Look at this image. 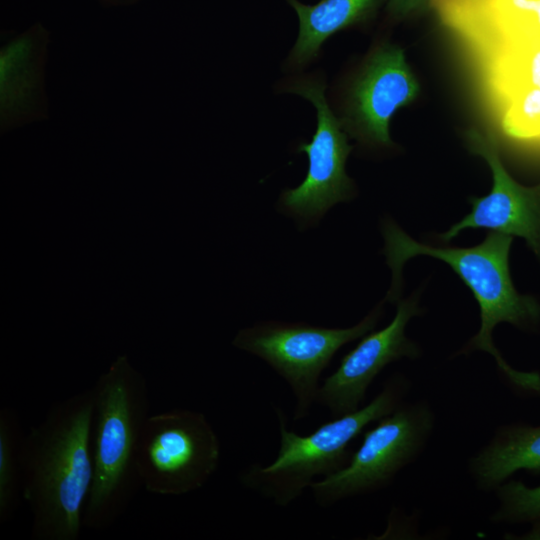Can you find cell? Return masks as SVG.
Masks as SVG:
<instances>
[{
	"mask_svg": "<svg viewBox=\"0 0 540 540\" xmlns=\"http://www.w3.org/2000/svg\"><path fill=\"white\" fill-rule=\"evenodd\" d=\"M220 453V441L203 413L174 409L147 417L137 443L136 466L148 492L180 496L209 481Z\"/></svg>",
	"mask_w": 540,
	"mask_h": 540,
	"instance_id": "obj_5",
	"label": "cell"
},
{
	"mask_svg": "<svg viewBox=\"0 0 540 540\" xmlns=\"http://www.w3.org/2000/svg\"><path fill=\"white\" fill-rule=\"evenodd\" d=\"M420 309L413 299L399 301L393 320L383 329L370 331L341 360L320 385L316 402L336 416L360 408L368 387L390 363L418 357L417 345L405 335L407 323Z\"/></svg>",
	"mask_w": 540,
	"mask_h": 540,
	"instance_id": "obj_11",
	"label": "cell"
},
{
	"mask_svg": "<svg viewBox=\"0 0 540 540\" xmlns=\"http://www.w3.org/2000/svg\"><path fill=\"white\" fill-rule=\"evenodd\" d=\"M498 508L490 516L494 523H530L528 539H540V486L528 487L510 480L496 490Z\"/></svg>",
	"mask_w": 540,
	"mask_h": 540,
	"instance_id": "obj_17",
	"label": "cell"
},
{
	"mask_svg": "<svg viewBox=\"0 0 540 540\" xmlns=\"http://www.w3.org/2000/svg\"><path fill=\"white\" fill-rule=\"evenodd\" d=\"M92 391L93 479L83 510V527L104 530L127 509L141 483L136 448L149 416L150 400L145 378L125 356L112 363Z\"/></svg>",
	"mask_w": 540,
	"mask_h": 540,
	"instance_id": "obj_3",
	"label": "cell"
},
{
	"mask_svg": "<svg viewBox=\"0 0 540 540\" xmlns=\"http://www.w3.org/2000/svg\"><path fill=\"white\" fill-rule=\"evenodd\" d=\"M24 434L17 412L0 409V522L15 512L21 488V446Z\"/></svg>",
	"mask_w": 540,
	"mask_h": 540,
	"instance_id": "obj_16",
	"label": "cell"
},
{
	"mask_svg": "<svg viewBox=\"0 0 540 540\" xmlns=\"http://www.w3.org/2000/svg\"><path fill=\"white\" fill-rule=\"evenodd\" d=\"M99 3L106 6H127L137 3L141 0H97Z\"/></svg>",
	"mask_w": 540,
	"mask_h": 540,
	"instance_id": "obj_20",
	"label": "cell"
},
{
	"mask_svg": "<svg viewBox=\"0 0 540 540\" xmlns=\"http://www.w3.org/2000/svg\"><path fill=\"white\" fill-rule=\"evenodd\" d=\"M420 92L404 51L394 45L375 48L351 81L343 98L346 127L366 143L389 147L390 121Z\"/></svg>",
	"mask_w": 540,
	"mask_h": 540,
	"instance_id": "obj_9",
	"label": "cell"
},
{
	"mask_svg": "<svg viewBox=\"0 0 540 540\" xmlns=\"http://www.w3.org/2000/svg\"><path fill=\"white\" fill-rule=\"evenodd\" d=\"M473 61L496 114L517 95L540 90V36L499 44Z\"/></svg>",
	"mask_w": 540,
	"mask_h": 540,
	"instance_id": "obj_13",
	"label": "cell"
},
{
	"mask_svg": "<svg viewBox=\"0 0 540 540\" xmlns=\"http://www.w3.org/2000/svg\"><path fill=\"white\" fill-rule=\"evenodd\" d=\"M49 35L35 23L1 50V126H19L46 115L44 63Z\"/></svg>",
	"mask_w": 540,
	"mask_h": 540,
	"instance_id": "obj_12",
	"label": "cell"
},
{
	"mask_svg": "<svg viewBox=\"0 0 540 540\" xmlns=\"http://www.w3.org/2000/svg\"><path fill=\"white\" fill-rule=\"evenodd\" d=\"M383 234L387 263L393 273L387 298L398 299L402 267L408 259L426 255L444 261L471 290L480 307V330L464 351L482 350L491 354L513 384L540 393V376L512 369L492 340L493 329L501 322L529 328L540 317V305L536 300L520 295L512 283L508 262L512 236L492 231L474 247L438 248L415 241L391 222L385 223Z\"/></svg>",
	"mask_w": 540,
	"mask_h": 540,
	"instance_id": "obj_2",
	"label": "cell"
},
{
	"mask_svg": "<svg viewBox=\"0 0 540 540\" xmlns=\"http://www.w3.org/2000/svg\"><path fill=\"white\" fill-rule=\"evenodd\" d=\"M286 1L299 20V33L288 64L302 67L318 56L321 46L335 33L371 19L384 0H319L312 5Z\"/></svg>",
	"mask_w": 540,
	"mask_h": 540,
	"instance_id": "obj_15",
	"label": "cell"
},
{
	"mask_svg": "<svg viewBox=\"0 0 540 540\" xmlns=\"http://www.w3.org/2000/svg\"><path fill=\"white\" fill-rule=\"evenodd\" d=\"M428 5V0H389L388 12L395 18H403Z\"/></svg>",
	"mask_w": 540,
	"mask_h": 540,
	"instance_id": "obj_19",
	"label": "cell"
},
{
	"mask_svg": "<svg viewBox=\"0 0 540 540\" xmlns=\"http://www.w3.org/2000/svg\"><path fill=\"white\" fill-rule=\"evenodd\" d=\"M379 316L377 308L349 328L267 321L240 330L233 345L264 360L288 383L296 399L294 419L300 420L316 402L319 378L333 356L372 331Z\"/></svg>",
	"mask_w": 540,
	"mask_h": 540,
	"instance_id": "obj_7",
	"label": "cell"
},
{
	"mask_svg": "<svg viewBox=\"0 0 540 540\" xmlns=\"http://www.w3.org/2000/svg\"><path fill=\"white\" fill-rule=\"evenodd\" d=\"M92 388L57 402L24 435L22 498L32 514L34 540H77L93 479Z\"/></svg>",
	"mask_w": 540,
	"mask_h": 540,
	"instance_id": "obj_1",
	"label": "cell"
},
{
	"mask_svg": "<svg viewBox=\"0 0 540 540\" xmlns=\"http://www.w3.org/2000/svg\"><path fill=\"white\" fill-rule=\"evenodd\" d=\"M468 467L482 491L496 490L519 470L540 475V425L498 427L490 442L469 459Z\"/></svg>",
	"mask_w": 540,
	"mask_h": 540,
	"instance_id": "obj_14",
	"label": "cell"
},
{
	"mask_svg": "<svg viewBox=\"0 0 540 540\" xmlns=\"http://www.w3.org/2000/svg\"><path fill=\"white\" fill-rule=\"evenodd\" d=\"M470 149L489 164L493 185L483 197H472V210L440 235L449 242L468 228H485L524 238L540 257V184L524 187L517 183L501 162L496 140L477 130L467 133Z\"/></svg>",
	"mask_w": 540,
	"mask_h": 540,
	"instance_id": "obj_10",
	"label": "cell"
},
{
	"mask_svg": "<svg viewBox=\"0 0 540 540\" xmlns=\"http://www.w3.org/2000/svg\"><path fill=\"white\" fill-rule=\"evenodd\" d=\"M434 426L435 415L428 402L402 403L364 433L346 466L311 483L315 501L325 507L388 486L421 455Z\"/></svg>",
	"mask_w": 540,
	"mask_h": 540,
	"instance_id": "obj_6",
	"label": "cell"
},
{
	"mask_svg": "<svg viewBox=\"0 0 540 540\" xmlns=\"http://www.w3.org/2000/svg\"><path fill=\"white\" fill-rule=\"evenodd\" d=\"M497 116L507 136L522 141H540V90L517 95Z\"/></svg>",
	"mask_w": 540,
	"mask_h": 540,
	"instance_id": "obj_18",
	"label": "cell"
},
{
	"mask_svg": "<svg viewBox=\"0 0 540 540\" xmlns=\"http://www.w3.org/2000/svg\"><path fill=\"white\" fill-rule=\"evenodd\" d=\"M325 88L323 78L313 75L292 79L284 85L286 92L309 100L317 112L311 141L297 147L308 158L306 176L296 188L284 190L278 202L279 210L294 218L300 228L317 224L331 207L353 195V182L345 171L352 146L329 107Z\"/></svg>",
	"mask_w": 540,
	"mask_h": 540,
	"instance_id": "obj_8",
	"label": "cell"
},
{
	"mask_svg": "<svg viewBox=\"0 0 540 540\" xmlns=\"http://www.w3.org/2000/svg\"><path fill=\"white\" fill-rule=\"evenodd\" d=\"M410 389L403 376L389 379L367 405L336 416L309 435L287 429L285 416L276 408L280 447L275 460L267 465L253 464L241 477L243 484L279 506H288L310 487L316 476H329L350 460L349 443L372 422L393 412Z\"/></svg>",
	"mask_w": 540,
	"mask_h": 540,
	"instance_id": "obj_4",
	"label": "cell"
}]
</instances>
